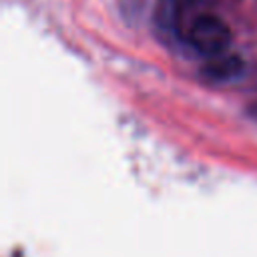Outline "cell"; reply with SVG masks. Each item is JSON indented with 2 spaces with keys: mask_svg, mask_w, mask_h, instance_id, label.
<instances>
[{
  "mask_svg": "<svg viewBox=\"0 0 257 257\" xmlns=\"http://www.w3.org/2000/svg\"><path fill=\"white\" fill-rule=\"evenodd\" d=\"M187 40L199 54L215 58L227 52L231 44V30L221 18L213 14H199L187 28Z\"/></svg>",
  "mask_w": 257,
  "mask_h": 257,
  "instance_id": "6da1fadb",
  "label": "cell"
},
{
  "mask_svg": "<svg viewBox=\"0 0 257 257\" xmlns=\"http://www.w3.org/2000/svg\"><path fill=\"white\" fill-rule=\"evenodd\" d=\"M243 72V60L235 54H221L209 58V62L201 68V74L211 82H227L237 78Z\"/></svg>",
  "mask_w": 257,
  "mask_h": 257,
  "instance_id": "7a4b0ae2",
  "label": "cell"
}]
</instances>
